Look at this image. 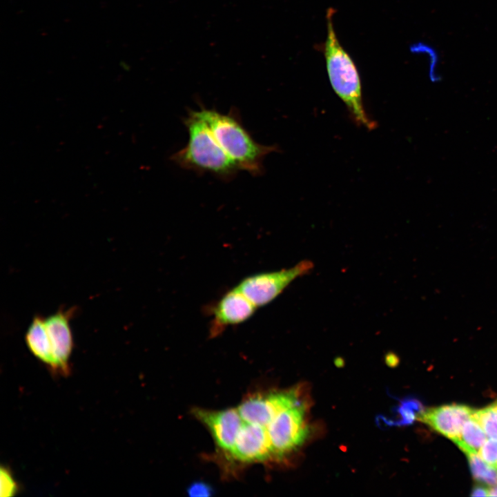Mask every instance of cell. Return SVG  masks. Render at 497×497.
<instances>
[{
	"label": "cell",
	"instance_id": "cell-12",
	"mask_svg": "<svg viewBox=\"0 0 497 497\" xmlns=\"http://www.w3.org/2000/svg\"><path fill=\"white\" fill-rule=\"evenodd\" d=\"M25 340L31 353L50 369L52 360L44 318L39 315L34 316L26 331Z\"/></svg>",
	"mask_w": 497,
	"mask_h": 497
},
{
	"label": "cell",
	"instance_id": "cell-8",
	"mask_svg": "<svg viewBox=\"0 0 497 497\" xmlns=\"http://www.w3.org/2000/svg\"><path fill=\"white\" fill-rule=\"evenodd\" d=\"M257 308L243 293L234 287L209 308L212 316L210 335L217 336L226 327L248 320Z\"/></svg>",
	"mask_w": 497,
	"mask_h": 497
},
{
	"label": "cell",
	"instance_id": "cell-16",
	"mask_svg": "<svg viewBox=\"0 0 497 497\" xmlns=\"http://www.w3.org/2000/svg\"><path fill=\"white\" fill-rule=\"evenodd\" d=\"M420 401L415 398L404 399L400 405L396 408V418L387 425H408L417 419L418 416L423 411Z\"/></svg>",
	"mask_w": 497,
	"mask_h": 497
},
{
	"label": "cell",
	"instance_id": "cell-3",
	"mask_svg": "<svg viewBox=\"0 0 497 497\" xmlns=\"http://www.w3.org/2000/svg\"><path fill=\"white\" fill-rule=\"evenodd\" d=\"M198 110L219 144L240 170L254 176L263 173V161L278 149L277 146L255 142L244 127L236 110L224 114L201 105Z\"/></svg>",
	"mask_w": 497,
	"mask_h": 497
},
{
	"label": "cell",
	"instance_id": "cell-10",
	"mask_svg": "<svg viewBox=\"0 0 497 497\" xmlns=\"http://www.w3.org/2000/svg\"><path fill=\"white\" fill-rule=\"evenodd\" d=\"M229 455L245 463L261 462L275 458L266 427L244 421Z\"/></svg>",
	"mask_w": 497,
	"mask_h": 497
},
{
	"label": "cell",
	"instance_id": "cell-4",
	"mask_svg": "<svg viewBox=\"0 0 497 497\" xmlns=\"http://www.w3.org/2000/svg\"><path fill=\"white\" fill-rule=\"evenodd\" d=\"M313 268V262L305 260L289 269L248 276L235 287L257 307L263 306L275 300L297 277L309 273Z\"/></svg>",
	"mask_w": 497,
	"mask_h": 497
},
{
	"label": "cell",
	"instance_id": "cell-13",
	"mask_svg": "<svg viewBox=\"0 0 497 497\" xmlns=\"http://www.w3.org/2000/svg\"><path fill=\"white\" fill-rule=\"evenodd\" d=\"M487 436L480 423L472 416L464 422L460 437L454 442L465 454H478Z\"/></svg>",
	"mask_w": 497,
	"mask_h": 497
},
{
	"label": "cell",
	"instance_id": "cell-18",
	"mask_svg": "<svg viewBox=\"0 0 497 497\" xmlns=\"http://www.w3.org/2000/svg\"><path fill=\"white\" fill-rule=\"evenodd\" d=\"M0 480L1 497L14 496L19 491V485L11 471L6 467L1 466L0 469Z\"/></svg>",
	"mask_w": 497,
	"mask_h": 497
},
{
	"label": "cell",
	"instance_id": "cell-1",
	"mask_svg": "<svg viewBox=\"0 0 497 497\" xmlns=\"http://www.w3.org/2000/svg\"><path fill=\"white\" fill-rule=\"evenodd\" d=\"M335 12L333 8L327 11V38L319 46L325 59L329 79L353 121L359 126L372 130L376 125L364 107L358 70L349 54L340 43L334 29L333 17Z\"/></svg>",
	"mask_w": 497,
	"mask_h": 497
},
{
	"label": "cell",
	"instance_id": "cell-21",
	"mask_svg": "<svg viewBox=\"0 0 497 497\" xmlns=\"http://www.w3.org/2000/svg\"><path fill=\"white\" fill-rule=\"evenodd\" d=\"M489 488L484 485H475L472 490L471 496H489Z\"/></svg>",
	"mask_w": 497,
	"mask_h": 497
},
{
	"label": "cell",
	"instance_id": "cell-14",
	"mask_svg": "<svg viewBox=\"0 0 497 497\" xmlns=\"http://www.w3.org/2000/svg\"><path fill=\"white\" fill-rule=\"evenodd\" d=\"M411 50L413 53L422 55L427 61L429 79L432 82L440 81V66L441 59L437 48L430 45V43L419 41L411 47Z\"/></svg>",
	"mask_w": 497,
	"mask_h": 497
},
{
	"label": "cell",
	"instance_id": "cell-5",
	"mask_svg": "<svg viewBox=\"0 0 497 497\" xmlns=\"http://www.w3.org/2000/svg\"><path fill=\"white\" fill-rule=\"evenodd\" d=\"M266 430L275 459L282 458L300 446L309 434L304 403L300 402L280 413Z\"/></svg>",
	"mask_w": 497,
	"mask_h": 497
},
{
	"label": "cell",
	"instance_id": "cell-22",
	"mask_svg": "<svg viewBox=\"0 0 497 497\" xmlns=\"http://www.w3.org/2000/svg\"><path fill=\"white\" fill-rule=\"evenodd\" d=\"M489 496H497V485L492 486L489 488Z\"/></svg>",
	"mask_w": 497,
	"mask_h": 497
},
{
	"label": "cell",
	"instance_id": "cell-6",
	"mask_svg": "<svg viewBox=\"0 0 497 497\" xmlns=\"http://www.w3.org/2000/svg\"><path fill=\"white\" fill-rule=\"evenodd\" d=\"M299 402L298 392L294 389L258 393L246 398L237 410L244 422L266 427L277 415Z\"/></svg>",
	"mask_w": 497,
	"mask_h": 497
},
{
	"label": "cell",
	"instance_id": "cell-17",
	"mask_svg": "<svg viewBox=\"0 0 497 497\" xmlns=\"http://www.w3.org/2000/svg\"><path fill=\"white\" fill-rule=\"evenodd\" d=\"M473 416L489 438H497V400L483 409L474 410Z\"/></svg>",
	"mask_w": 497,
	"mask_h": 497
},
{
	"label": "cell",
	"instance_id": "cell-2",
	"mask_svg": "<svg viewBox=\"0 0 497 497\" xmlns=\"http://www.w3.org/2000/svg\"><path fill=\"white\" fill-rule=\"evenodd\" d=\"M188 133L186 145L171 159L180 167L198 173H210L223 180L240 170L219 144L199 110H190L184 118Z\"/></svg>",
	"mask_w": 497,
	"mask_h": 497
},
{
	"label": "cell",
	"instance_id": "cell-7",
	"mask_svg": "<svg viewBox=\"0 0 497 497\" xmlns=\"http://www.w3.org/2000/svg\"><path fill=\"white\" fill-rule=\"evenodd\" d=\"M75 309H59L45 318V326L52 355L50 370L64 375L70 371L69 360L73 349L70 321Z\"/></svg>",
	"mask_w": 497,
	"mask_h": 497
},
{
	"label": "cell",
	"instance_id": "cell-15",
	"mask_svg": "<svg viewBox=\"0 0 497 497\" xmlns=\"http://www.w3.org/2000/svg\"><path fill=\"white\" fill-rule=\"evenodd\" d=\"M471 474L474 478L486 485H497V471L496 468L488 465L478 454H466Z\"/></svg>",
	"mask_w": 497,
	"mask_h": 497
},
{
	"label": "cell",
	"instance_id": "cell-11",
	"mask_svg": "<svg viewBox=\"0 0 497 497\" xmlns=\"http://www.w3.org/2000/svg\"><path fill=\"white\" fill-rule=\"evenodd\" d=\"M474 412V409L464 405H445L423 410L417 420L454 442L460 437L464 422Z\"/></svg>",
	"mask_w": 497,
	"mask_h": 497
},
{
	"label": "cell",
	"instance_id": "cell-19",
	"mask_svg": "<svg viewBox=\"0 0 497 497\" xmlns=\"http://www.w3.org/2000/svg\"><path fill=\"white\" fill-rule=\"evenodd\" d=\"M478 454L488 465L497 469V438L487 439L480 447Z\"/></svg>",
	"mask_w": 497,
	"mask_h": 497
},
{
	"label": "cell",
	"instance_id": "cell-9",
	"mask_svg": "<svg viewBox=\"0 0 497 497\" xmlns=\"http://www.w3.org/2000/svg\"><path fill=\"white\" fill-rule=\"evenodd\" d=\"M193 413L208 429L218 447L230 454L244 424L237 409L221 411L196 409Z\"/></svg>",
	"mask_w": 497,
	"mask_h": 497
},
{
	"label": "cell",
	"instance_id": "cell-20",
	"mask_svg": "<svg viewBox=\"0 0 497 497\" xmlns=\"http://www.w3.org/2000/svg\"><path fill=\"white\" fill-rule=\"evenodd\" d=\"M188 494L192 496H209L213 492L212 488L204 483H193L188 489Z\"/></svg>",
	"mask_w": 497,
	"mask_h": 497
}]
</instances>
